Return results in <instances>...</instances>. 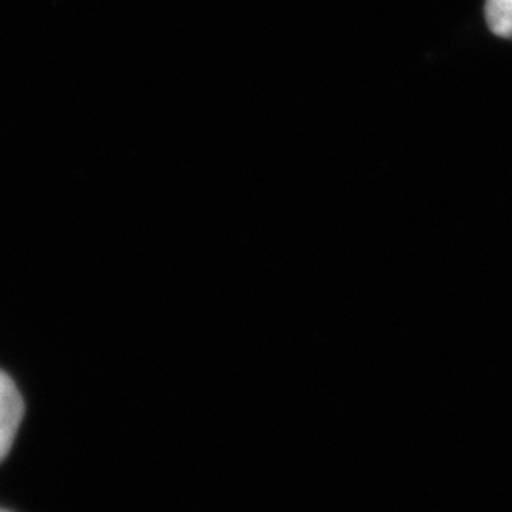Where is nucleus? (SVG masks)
I'll use <instances>...</instances> for the list:
<instances>
[{"label":"nucleus","instance_id":"1","mask_svg":"<svg viewBox=\"0 0 512 512\" xmlns=\"http://www.w3.org/2000/svg\"><path fill=\"white\" fill-rule=\"evenodd\" d=\"M25 414L23 397L14 380L0 370V463L10 454Z\"/></svg>","mask_w":512,"mask_h":512},{"label":"nucleus","instance_id":"3","mask_svg":"<svg viewBox=\"0 0 512 512\" xmlns=\"http://www.w3.org/2000/svg\"><path fill=\"white\" fill-rule=\"evenodd\" d=\"M0 512H10V511H6V509H0Z\"/></svg>","mask_w":512,"mask_h":512},{"label":"nucleus","instance_id":"2","mask_svg":"<svg viewBox=\"0 0 512 512\" xmlns=\"http://www.w3.org/2000/svg\"><path fill=\"white\" fill-rule=\"evenodd\" d=\"M486 21L497 37L512 38V0H486Z\"/></svg>","mask_w":512,"mask_h":512}]
</instances>
